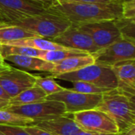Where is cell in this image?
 Returning a JSON list of instances; mask_svg holds the SVG:
<instances>
[{
	"mask_svg": "<svg viewBox=\"0 0 135 135\" xmlns=\"http://www.w3.org/2000/svg\"><path fill=\"white\" fill-rule=\"evenodd\" d=\"M5 23L21 27L40 37L50 40L58 36L72 25L66 18L49 10L44 13L28 16L17 21Z\"/></svg>",
	"mask_w": 135,
	"mask_h": 135,
	"instance_id": "obj_3",
	"label": "cell"
},
{
	"mask_svg": "<svg viewBox=\"0 0 135 135\" xmlns=\"http://www.w3.org/2000/svg\"><path fill=\"white\" fill-rule=\"evenodd\" d=\"M2 22H3V21H2V18L0 17V23H2Z\"/></svg>",
	"mask_w": 135,
	"mask_h": 135,
	"instance_id": "obj_37",
	"label": "cell"
},
{
	"mask_svg": "<svg viewBox=\"0 0 135 135\" xmlns=\"http://www.w3.org/2000/svg\"><path fill=\"white\" fill-rule=\"evenodd\" d=\"M47 11V9L28 0H0V17L3 22L14 21Z\"/></svg>",
	"mask_w": 135,
	"mask_h": 135,
	"instance_id": "obj_11",
	"label": "cell"
},
{
	"mask_svg": "<svg viewBox=\"0 0 135 135\" xmlns=\"http://www.w3.org/2000/svg\"><path fill=\"white\" fill-rule=\"evenodd\" d=\"M92 55L95 63L109 67L121 62L135 60V42L123 38L99 49Z\"/></svg>",
	"mask_w": 135,
	"mask_h": 135,
	"instance_id": "obj_6",
	"label": "cell"
},
{
	"mask_svg": "<svg viewBox=\"0 0 135 135\" xmlns=\"http://www.w3.org/2000/svg\"><path fill=\"white\" fill-rule=\"evenodd\" d=\"M88 54L89 53L85 51H81L73 48H66V49L54 50V51H43L39 58L44 61L55 63L69 57L85 55Z\"/></svg>",
	"mask_w": 135,
	"mask_h": 135,
	"instance_id": "obj_20",
	"label": "cell"
},
{
	"mask_svg": "<svg viewBox=\"0 0 135 135\" xmlns=\"http://www.w3.org/2000/svg\"><path fill=\"white\" fill-rule=\"evenodd\" d=\"M51 41L63 47L85 51L89 54L99 50L92 38L74 25H71L64 32L52 39Z\"/></svg>",
	"mask_w": 135,
	"mask_h": 135,
	"instance_id": "obj_12",
	"label": "cell"
},
{
	"mask_svg": "<svg viewBox=\"0 0 135 135\" xmlns=\"http://www.w3.org/2000/svg\"><path fill=\"white\" fill-rule=\"evenodd\" d=\"M58 2H74L86 3H121L123 0H57Z\"/></svg>",
	"mask_w": 135,
	"mask_h": 135,
	"instance_id": "obj_29",
	"label": "cell"
},
{
	"mask_svg": "<svg viewBox=\"0 0 135 135\" xmlns=\"http://www.w3.org/2000/svg\"><path fill=\"white\" fill-rule=\"evenodd\" d=\"M3 59L5 61H8L15 66L28 70L50 73L54 66L53 62L44 61L37 57L11 55L5 56Z\"/></svg>",
	"mask_w": 135,
	"mask_h": 135,
	"instance_id": "obj_16",
	"label": "cell"
},
{
	"mask_svg": "<svg viewBox=\"0 0 135 135\" xmlns=\"http://www.w3.org/2000/svg\"><path fill=\"white\" fill-rule=\"evenodd\" d=\"M97 133H94V132H91V131H85V130H79L77 132H75L73 135H97Z\"/></svg>",
	"mask_w": 135,
	"mask_h": 135,
	"instance_id": "obj_32",
	"label": "cell"
},
{
	"mask_svg": "<svg viewBox=\"0 0 135 135\" xmlns=\"http://www.w3.org/2000/svg\"><path fill=\"white\" fill-rule=\"evenodd\" d=\"M28 2L36 4L46 9H48L51 6L56 3L57 0H28Z\"/></svg>",
	"mask_w": 135,
	"mask_h": 135,
	"instance_id": "obj_30",
	"label": "cell"
},
{
	"mask_svg": "<svg viewBox=\"0 0 135 135\" xmlns=\"http://www.w3.org/2000/svg\"><path fill=\"white\" fill-rule=\"evenodd\" d=\"M36 75L9 65L0 70V85L10 98L35 85Z\"/></svg>",
	"mask_w": 135,
	"mask_h": 135,
	"instance_id": "obj_9",
	"label": "cell"
},
{
	"mask_svg": "<svg viewBox=\"0 0 135 135\" xmlns=\"http://www.w3.org/2000/svg\"><path fill=\"white\" fill-rule=\"evenodd\" d=\"M40 37L36 34L21 27L9 25L5 22L0 23V41H14L25 38Z\"/></svg>",
	"mask_w": 135,
	"mask_h": 135,
	"instance_id": "obj_19",
	"label": "cell"
},
{
	"mask_svg": "<svg viewBox=\"0 0 135 135\" xmlns=\"http://www.w3.org/2000/svg\"><path fill=\"white\" fill-rule=\"evenodd\" d=\"M0 48H1V41H0ZM0 55H1V51H0Z\"/></svg>",
	"mask_w": 135,
	"mask_h": 135,
	"instance_id": "obj_41",
	"label": "cell"
},
{
	"mask_svg": "<svg viewBox=\"0 0 135 135\" xmlns=\"http://www.w3.org/2000/svg\"><path fill=\"white\" fill-rule=\"evenodd\" d=\"M121 6L123 17L135 19V0H123Z\"/></svg>",
	"mask_w": 135,
	"mask_h": 135,
	"instance_id": "obj_26",
	"label": "cell"
},
{
	"mask_svg": "<svg viewBox=\"0 0 135 135\" xmlns=\"http://www.w3.org/2000/svg\"><path fill=\"white\" fill-rule=\"evenodd\" d=\"M0 135H5V134H2V132L0 131Z\"/></svg>",
	"mask_w": 135,
	"mask_h": 135,
	"instance_id": "obj_40",
	"label": "cell"
},
{
	"mask_svg": "<svg viewBox=\"0 0 135 135\" xmlns=\"http://www.w3.org/2000/svg\"><path fill=\"white\" fill-rule=\"evenodd\" d=\"M135 96L114 89L102 94L95 109L104 112L116 123L119 133L135 124Z\"/></svg>",
	"mask_w": 135,
	"mask_h": 135,
	"instance_id": "obj_2",
	"label": "cell"
},
{
	"mask_svg": "<svg viewBox=\"0 0 135 135\" xmlns=\"http://www.w3.org/2000/svg\"><path fill=\"white\" fill-rule=\"evenodd\" d=\"M97 135H119L118 134H97Z\"/></svg>",
	"mask_w": 135,
	"mask_h": 135,
	"instance_id": "obj_36",
	"label": "cell"
},
{
	"mask_svg": "<svg viewBox=\"0 0 135 135\" xmlns=\"http://www.w3.org/2000/svg\"><path fill=\"white\" fill-rule=\"evenodd\" d=\"M75 123L85 131L97 134H118L119 129L114 120L104 112L90 109L72 114Z\"/></svg>",
	"mask_w": 135,
	"mask_h": 135,
	"instance_id": "obj_8",
	"label": "cell"
},
{
	"mask_svg": "<svg viewBox=\"0 0 135 135\" xmlns=\"http://www.w3.org/2000/svg\"><path fill=\"white\" fill-rule=\"evenodd\" d=\"M114 22L123 39L135 42V19L121 17L114 20Z\"/></svg>",
	"mask_w": 135,
	"mask_h": 135,
	"instance_id": "obj_23",
	"label": "cell"
},
{
	"mask_svg": "<svg viewBox=\"0 0 135 135\" xmlns=\"http://www.w3.org/2000/svg\"><path fill=\"white\" fill-rule=\"evenodd\" d=\"M9 100H5L0 98V109H4L7 106H9Z\"/></svg>",
	"mask_w": 135,
	"mask_h": 135,
	"instance_id": "obj_34",
	"label": "cell"
},
{
	"mask_svg": "<svg viewBox=\"0 0 135 135\" xmlns=\"http://www.w3.org/2000/svg\"><path fill=\"white\" fill-rule=\"evenodd\" d=\"M23 129L28 132L30 135H54L46 131H44L34 125H28V126H22Z\"/></svg>",
	"mask_w": 135,
	"mask_h": 135,
	"instance_id": "obj_28",
	"label": "cell"
},
{
	"mask_svg": "<svg viewBox=\"0 0 135 135\" xmlns=\"http://www.w3.org/2000/svg\"><path fill=\"white\" fill-rule=\"evenodd\" d=\"M0 98L5 99V100H9L10 99L9 96L5 92V90L2 88L1 85H0Z\"/></svg>",
	"mask_w": 135,
	"mask_h": 135,
	"instance_id": "obj_33",
	"label": "cell"
},
{
	"mask_svg": "<svg viewBox=\"0 0 135 135\" xmlns=\"http://www.w3.org/2000/svg\"><path fill=\"white\" fill-rule=\"evenodd\" d=\"M35 122L27 117L13 113L6 109H0V124H9L16 126L32 125Z\"/></svg>",
	"mask_w": 135,
	"mask_h": 135,
	"instance_id": "obj_22",
	"label": "cell"
},
{
	"mask_svg": "<svg viewBox=\"0 0 135 135\" xmlns=\"http://www.w3.org/2000/svg\"><path fill=\"white\" fill-rule=\"evenodd\" d=\"M1 44H8V45H17V46L28 47L35 48L40 51H54V50H61V49L69 48V47H63L59 44H56L50 40L42 38V37L25 38L23 40H14V41L2 42Z\"/></svg>",
	"mask_w": 135,
	"mask_h": 135,
	"instance_id": "obj_17",
	"label": "cell"
},
{
	"mask_svg": "<svg viewBox=\"0 0 135 135\" xmlns=\"http://www.w3.org/2000/svg\"><path fill=\"white\" fill-rule=\"evenodd\" d=\"M4 109L29 118L35 123L68 115L66 114L65 106L62 102L47 99L29 104L9 105Z\"/></svg>",
	"mask_w": 135,
	"mask_h": 135,
	"instance_id": "obj_5",
	"label": "cell"
},
{
	"mask_svg": "<svg viewBox=\"0 0 135 135\" xmlns=\"http://www.w3.org/2000/svg\"><path fill=\"white\" fill-rule=\"evenodd\" d=\"M47 94L38 86L28 88L9 100V105H23L39 102L45 100Z\"/></svg>",
	"mask_w": 135,
	"mask_h": 135,
	"instance_id": "obj_18",
	"label": "cell"
},
{
	"mask_svg": "<svg viewBox=\"0 0 135 135\" xmlns=\"http://www.w3.org/2000/svg\"><path fill=\"white\" fill-rule=\"evenodd\" d=\"M0 65L1 66H6V65H8L6 62V61L4 60V59H3V57L0 55Z\"/></svg>",
	"mask_w": 135,
	"mask_h": 135,
	"instance_id": "obj_35",
	"label": "cell"
},
{
	"mask_svg": "<svg viewBox=\"0 0 135 135\" xmlns=\"http://www.w3.org/2000/svg\"><path fill=\"white\" fill-rule=\"evenodd\" d=\"M1 55L5 57L6 55H25V56H32L39 58L41 52L43 51H40L35 48L24 47V46H17V45H8V44H1Z\"/></svg>",
	"mask_w": 135,
	"mask_h": 135,
	"instance_id": "obj_21",
	"label": "cell"
},
{
	"mask_svg": "<svg viewBox=\"0 0 135 135\" xmlns=\"http://www.w3.org/2000/svg\"><path fill=\"white\" fill-rule=\"evenodd\" d=\"M102 94H85L65 89L64 90L47 96V100L62 102L66 108V114L72 115L75 112L94 109L100 102Z\"/></svg>",
	"mask_w": 135,
	"mask_h": 135,
	"instance_id": "obj_7",
	"label": "cell"
},
{
	"mask_svg": "<svg viewBox=\"0 0 135 135\" xmlns=\"http://www.w3.org/2000/svg\"><path fill=\"white\" fill-rule=\"evenodd\" d=\"M35 85L40 88L47 94V96L61 92L66 89V88L59 85L53 78H50L49 76H47L46 78L36 76Z\"/></svg>",
	"mask_w": 135,
	"mask_h": 135,
	"instance_id": "obj_24",
	"label": "cell"
},
{
	"mask_svg": "<svg viewBox=\"0 0 135 135\" xmlns=\"http://www.w3.org/2000/svg\"><path fill=\"white\" fill-rule=\"evenodd\" d=\"M48 10L68 20L72 25L113 21L122 17L121 3L56 2Z\"/></svg>",
	"mask_w": 135,
	"mask_h": 135,
	"instance_id": "obj_1",
	"label": "cell"
},
{
	"mask_svg": "<svg viewBox=\"0 0 135 135\" xmlns=\"http://www.w3.org/2000/svg\"><path fill=\"white\" fill-rule=\"evenodd\" d=\"M76 26L87 33L99 49L105 47L123 39L114 20L100 21L93 23L78 25Z\"/></svg>",
	"mask_w": 135,
	"mask_h": 135,
	"instance_id": "obj_10",
	"label": "cell"
},
{
	"mask_svg": "<svg viewBox=\"0 0 135 135\" xmlns=\"http://www.w3.org/2000/svg\"><path fill=\"white\" fill-rule=\"evenodd\" d=\"M93 63H95V60L92 54L69 57L54 63V66L50 74L51 75H57L74 72Z\"/></svg>",
	"mask_w": 135,
	"mask_h": 135,
	"instance_id": "obj_15",
	"label": "cell"
},
{
	"mask_svg": "<svg viewBox=\"0 0 135 135\" xmlns=\"http://www.w3.org/2000/svg\"><path fill=\"white\" fill-rule=\"evenodd\" d=\"M119 135H135V124L131 125L128 128L119 132Z\"/></svg>",
	"mask_w": 135,
	"mask_h": 135,
	"instance_id": "obj_31",
	"label": "cell"
},
{
	"mask_svg": "<svg viewBox=\"0 0 135 135\" xmlns=\"http://www.w3.org/2000/svg\"><path fill=\"white\" fill-rule=\"evenodd\" d=\"M49 77L70 82L84 81L109 89L117 88V80L112 68L97 63L86 66L74 72L50 75Z\"/></svg>",
	"mask_w": 135,
	"mask_h": 135,
	"instance_id": "obj_4",
	"label": "cell"
},
{
	"mask_svg": "<svg viewBox=\"0 0 135 135\" xmlns=\"http://www.w3.org/2000/svg\"><path fill=\"white\" fill-rule=\"evenodd\" d=\"M8 65H9V64H8ZM8 65H6V66H8ZM1 66V65H0V67H3V66Z\"/></svg>",
	"mask_w": 135,
	"mask_h": 135,
	"instance_id": "obj_39",
	"label": "cell"
},
{
	"mask_svg": "<svg viewBox=\"0 0 135 135\" xmlns=\"http://www.w3.org/2000/svg\"><path fill=\"white\" fill-rule=\"evenodd\" d=\"M0 131L5 135H30L26 132L22 126L0 124Z\"/></svg>",
	"mask_w": 135,
	"mask_h": 135,
	"instance_id": "obj_27",
	"label": "cell"
},
{
	"mask_svg": "<svg viewBox=\"0 0 135 135\" xmlns=\"http://www.w3.org/2000/svg\"><path fill=\"white\" fill-rule=\"evenodd\" d=\"M69 115H70L54 117L36 122L32 125L54 135H73L81 128Z\"/></svg>",
	"mask_w": 135,
	"mask_h": 135,
	"instance_id": "obj_13",
	"label": "cell"
},
{
	"mask_svg": "<svg viewBox=\"0 0 135 135\" xmlns=\"http://www.w3.org/2000/svg\"><path fill=\"white\" fill-rule=\"evenodd\" d=\"M5 67H6V66H3V67H0V70H2V69H3V68H5Z\"/></svg>",
	"mask_w": 135,
	"mask_h": 135,
	"instance_id": "obj_38",
	"label": "cell"
},
{
	"mask_svg": "<svg viewBox=\"0 0 135 135\" xmlns=\"http://www.w3.org/2000/svg\"><path fill=\"white\" fill-rule=\"evenodd\" d=\"M72 83L74 85L73 89H71L72 90L85 94H104L107 92L114 89L105 87H100L94 84L84 81H73Z\"/></svg>",
	"mask_w": 135,
	"mask_h": 135,
	"instance_id": "obj_25",
	"label": "cell"
},
{
	"mask_svg": "<svg viewBox=\"0 0 135 135\" xmlns=\"http://www.w3.org/2000/svg\"><path fill=\"white\" fill-rule=\"evenodd\" d=\"M117 80V89L135 96L134 60H128L116 63L111 67Z\"/></svg>",
	"mask_w": 135,
	"mask_h": 135,
	"instance_id": "obj_14",
	"label": "cell"
}]
</instances>
